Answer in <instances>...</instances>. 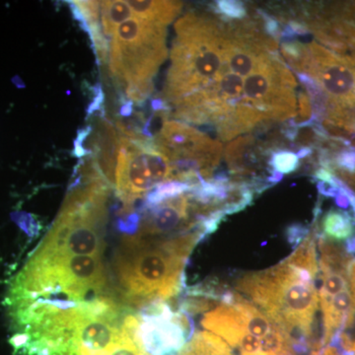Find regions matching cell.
Masks as SVG:
<instances>
[{"label":"cell","instance_id":"d6986e66","mask_svg":"<svg viewBox=\"0 0 355 355\" xmlns=\"http://www.w3.org/2000/svg\"><path fill=\"white\" fill-rule=\"evenodd\" d=\"M282 51L296 73L307 72L311 60L308 44H303L295 39L286 40V41L282 42Z\"/></svg>","mask_w":355,"mask_h":355},{"label":"cell","instance_id":"52a82bcc","mask_svg":"<svg viewBox=\"0 0 355 355\" xmlns=\"http://www.w3.org/2000/svg\"><path fill=\"white\" fill-rule=\"evenodd\" d=\"M169 182L171 166L154 139L121 135L113 184L121 203L120 216L132 214L150 191Z\"/></svg>","mask_w":355,"mask_h":355},{"label":"cell","instance_id":"44dd1931","mask_svg":"<svg viewBox=\"0 0 355 355\" xmlns=\"http://www.w3.org/2000/svg\"><path fill=\"white\" fill-rule=\"evenodd\" d=\"M298 97V110L296 111L295 116L287 123V125L294 128L305 127L310 125L315 121L314 114H313L312 103L310 97L303 91L297 93Z\"/></svg>","mask_w":355,"mask_h":355},{"label":"cell","instance_id":"484cf974","mask_svg":"<svg viewBox=\"0 0 355 355\" xmlns=\"http://www.w3.org/2000/svg\"><path fill=\"white\" fill-rule=\"evenodd\" d=\"M345 251L347 252V254H349V256H352V258H354L355 260V236H354L352 238H350L349 240H347Z\"/></svg>","mask_w":355,"mask_h":355},{"label":"cell","instance_id":"4fadbf2b","mask_svg":"<svg viewBox=\"0 0 355 355\" xmlns=\"http://www.w3.org/2000/svg\"><path fill=\"white\" fill-rule=\"evenodd\" d=\"M69 6L73 17L90 37L98 62L104 64L109 57L110 46L102 33L99 1H71Z\"/></svg>","mask_w":355,"mask_h":355},{"label":"cell","instance_id":"6da1fadb","mask_svg":"<svg viewBox=\"0 0 355 355\" xmlns=\"http://www.w3.org/2000/svg\"><path fill=\"white\" fill-rule=\"evenodd\" d=\"M108 187L74 182L6 297L11 345L27 342L98 299L119 297L107 266Z\"/></svg>","mask_w":355,"mask_h":355},{"label":"cell","instance_id":"277c9868","mask_svg":"<svg viewBox=\"0 0 355 355\" xmlns=\"http://www.w3.org/2000/svg\"><path fill=\"white\" fill-rule=\"evenodd\" d=\"M36 355H150L142 342L139 312L118 298L79 311Z\"/></svg>","mask_w":355,"mask_h":355},{"label":"cell","instance_id":"5bb4252c","mask_svg":"<svg viewBox=\"0 0 355 355\" xmlns=\"http://www.w3.org/2000/svg\"><path fill=\"white\" fill-rule=\"evenodd\" d=\"M133 14L144 19L167 26L181 12L180 1H128Z\"/></svg>","mask_w":355,"mask_h":355},{"label":"cell","instance_id":"2e32d148","mask_svg":"<svg viewBox=\"0 0 355 355\" xmlns=\"http://www.w3.org/2000/svg\"><path fill=\"white\" fill-rule=\"evenodd\" d=\"M322 232L327 239L340 242L354 237L355 219L345 210L331 209L321 221Z\"/></svg>","mask_w":355,"mask_h":355},{"label":"cell","instance_id":"8fae6325","mask_svg":"<svg viewBox=\"0 0 355 355\" xmlns=\"http://www.w3.org/2000/svg\"><path fill=\"white\" fill-rule=\"evenodd\" d=\"M272 154L254 135H245L231 141L226 147L225 160L233 182H244L252 188L258 182L266 181L259 174L263 170L270 174L273 172L268 165Z\"/></svg>","mask_w":355,"mask_h":355},{"label":"cell","instance_id":"ffe728a7","mask_svg":"<svg viewBox=\"0 0 355 355\" xmlns=\"http://www.w3.org/2000/svg\"><path fill=\"white\" fill-rule=\"evenodd\" d=\"M268 165L273 171L280 174H291L300 168V159L293 151L279 150L270 155Z\"/></svg>","mask_w":355,"mask_h":355},{"label":"cell","instance_id":"7a4b0ae2","mask_svg":"<svg viewBox=\"0 0 355 355\" xmlns=\"http://www.w3.org/2000/svg\"><path fill=\"white\" fill-rule=\"evenodd\" d=\"M316 239L308 235L279 265L250 273L236 291L266 313L291 336L297 355L314 352V321L319 307Z\"/></svg>","mask_w":355,"mask_h":355},{"label":"cell","instance_id":"3957f363","mask_svg":"<svg viewBox=\"0 0 355 355\" xmlns=\"http://www.w3.org/2000/svg\"><path fill=\"white\" fill-rule=\"evenodd\" d=\"M205 238L202 233L121 235L110 266L119 297L137 312L177 297L184 286V266Z\"/></svg>","mask_w":355,"mask_h":355},{"label":"cell","instance_id":"d4e9b609","mask_svg":"<svg viewBox=\"0 0 355 355\" xmlns=\"http://www.w3.org/2000/svg\"><path fill=\"white\" fill-rule=\"evenodd\" d=\"M335 176L338 178L343 183L347 184L350 189H355V174L350 175L342 171H336Z\"/></svg>","mask_w":355,"mask_h":355},{"label":"cell","instance_id":"9a60e30c","mask_svg":"<svg viewBox=\"0 0 355 355\" xmlns=\"http://www.w3.org/2000/svg\"><path fill=\"white\" fill-rule=\"evenodd\" d=\"M234 350L218 336L207 331H193L189 342L177 355H236Z\"/></svg>","mask_w":355,"mask_h":355},{"label":"cell","instance_id":"7c38bea8","mask_svg":"<svg viewBox=\"0 0 355 355\" xmlns=\"http://www.w3.org/2000/svg\"><path fill=\"white\" fill-rule=\"evenodd\" d=\"M92 135L91 127L90 146L86 155L94 161L100 173L107 183L113 189L114 171H116V159L119 153L118 132L111 121L102 118L96 123Z\"/></svg>","mask_w":355,"mask_h":355},{"label":"cell","instance_id":"603a6c76","mask_svg":"<svg viewBox=\"0 0 355 355\" xmlns=\"http://www.w3.org/2000/svg\"><path fill=\"white\" fill-rule=\"evenodd\" d=\"M259 17H260L261 27L263 31L268 37L277 42L280 39V33H282V26H280V21L277 20V17L270 15L263 10L257 11Z\"/></svg>","mask_w":355,"mask_h":355},{"label":"cell","instance_id":"5b68a950","mask_svg":"<svg viewBox=\"0 0 355 355\" xmlns=\"http://www.w3.org/2000/svg\"><path fill=\"white\" fill-rule=\"evenodd\" d=\"M163 100L171 108L187 96L211 85L226 67L224 21L190 12L175 24Z\"/></svg>","mask_w":355,"mask_h":355},{"label":"cell","instance_id":"ba28073f","mask_svg":"<svg viewBox=\"0 0 355 355\" xmlns=\"http://www.w3.org/2000/svg\"><path fill=\"white\" fill-rule=\"evenodd\" d=\"M154 142L169 161L173 182L210 181L221 161L220 142L182 121H166Z\"/></svg>","mask_w":355,"mask_h":355},{"label":"cell","instance_id":"7402d4cb","mask_svg":"<svg viewBox=\"0 0 355 355\" xmlns=\"http://www.w3.org/2000/svg\"><path fill=\"white\" fill-rule=\"evenodd\" d=\"M214 9L216 13L221 14L225 20L242 21L248 15L244 2L238 0H218L214 2Z\"/></svg>","mask_w":355,"mask_h":355},{"label":"cell","instance_id":"cb8c5ba5","mask_svg":"<svg viewBox=\"0 0 355 355\" xmlns=\"http://www.w3.org/2000/svg\"><path fill=\"white\" fill-rule=\"evenodd\" d=\"M309 230L300 224H293L286 229V237L292 246L296 247L308 236Z\"/></svg>","mask_w":355,"mask_h":355},{"label":"cell","instance_id":"8992f818","mask_svg":"<svg viewBox=\"0 0 355 355\" xmlns=\"http://www.w3.org/2000/svg\"><path fill=\"white\" fill-rule=\"evenodd\" d=\"M166 58L164 25L135 15L112 37L110 71L132 104H142L153 94V77Z\"/></svg>","mask_w":355,"mask_h":355},{"label":"cell","instance_id":"e0dca14e","mask_svg":"<svg viewBox=\"0 0 355 355\" xmlns=\"http://www.w3.org/2000/svg\"><path fill=\"white\" fill-rule=\"evenodd\" d=\"M100 21L105 37H113L123 22L135 17L128 1H99Z\"/></svg>","mask_w":355,"mask_h":355},{"label":"cell","instance_id":"ac0fdd59","mask_svg":"<svg viewBox=\"0 0 355 355\" xmlns=\"http://www.w3.org/2000/svg\"><path fill=\"white\" fill-rule=\"evenodd\" d=\"M333 29L336 38L355 50V2L333 6Z\"/></svg>","mask_w":355,"mask_h":355},{"label":"cell","instance_id":"9c48e42d","mask_svg":"<svg viewBox=\"0 0 355 355\" xmlns=\"http://www.w3.org/2000/svg\"><path fill=\"white\" fill-rule=\"evenodd\" d=\"M296 84L279 53L244 80L243 101L261 114L263 121H286L296 111Z\"/></svg>","mask_w":355,"mask_h":355},{"label":"cell","instance_id":"30bf717a","mask_svg":"<svg viewBox=\"0 0 355 355\" xmlns=\"http://www.w3.org/2000/svg\"><path fill=\"white\" fill-rule=\"evenodd\" d=\"M311 60L305 74L312 77L328 99L327 114L355 116V55H338L316 42L308 44Z\"/></svg>","mask_w":355,"mask_h":355}]
</instances>
